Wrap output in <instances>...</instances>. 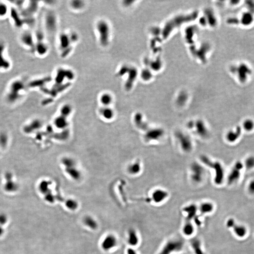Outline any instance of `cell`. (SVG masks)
I'll use <instances>...</instances> for the list:
<instances>
[{
	"mask_svg": "<svg viewBox=\"0 0 254 254\" xmlns=\"http://www.w3.org/2000/svg\"><path fill=\"white\" fill-rule=\"evenodd\" d=\"M27 88V83L21 79L12 81L9 85L7 98L11 101H15L19 99L21 93Z\"/></svg>",
	"mask_w": 254,
	"mask_h": 254,
	"instance_id": "obj_1",
	"label": "cell"
},
{
	"mask_svg": "<svg viewBox=\"0 0 254 254\" xmlns=\"http://www.w3.org/2000/svg\"><path fill=\"white\" fill-rule=\"evenodd\" d=\"M96 28L100 44L103 47H106L109 45L111 38V27L109 23L105 20H100L96 23Z\"/></svg>",
	"mask_w": 254,
	"mask_h": 254,
	"instance_id": "obj_2",
	"label": "cell"
},
{
	"mask_svg": "<svg viewBox=\"0 0 254 254\" xmlns=\"http://www.w3.org/2000/svg\"><path fill=\"white\" fill-rule=\"evenodd\" d=\"M200 159L203 163L215 170L216 175L214 179L215 183L218 185L222 184L224 178V172L222 165L218 162H213L205 155L201 156Z\"/></svg>",
	"mask_w": 254,
	"mask_h": 254,
	"instance_id": "obj_3",
	"label": "cell"
},
{
	"mask_svg": "<svg viewBox=\"0 0 254 254\" xmlns=\"http://www.w3.org/2000/svg\"><path fill=\"white\" fill-rule=\"evenodd\" d=\"M184 247V241L172 240L166 242L158 254H172L182 251Z\"/></svg>",
	"mask_w": 254,
	"mask_h": 254,
	"instance_id": "obj_4",
	"label": "cell"
},
{
	"mask_svg": "<svg viewBox=\"0 0 254 254\" xmlns=\"http://www.w3.org/2000/svg\"><path fill=\"white\" fill-rule=\"evenodd\" d=\"M39 4L37 1H29L19 12L21 17L25 20H34V16L38 11Z\"/></svg>",
	"mask_w": 254,
	"mask_h": 254,
	"instance_id": "obj_5",
	"label": "cell"
},
{
	"mask_svg": "<svg viewBox=\"0 0 254 254\" xmlns=\"http://www.w3.org/2000/svg\"><path fill=\"white\" fill-rule=\"evenodd\" d=\"M181 148L183 151L186 152H189L193 149V143L190 137L187 134H185L182 131H177L175 134Z\"/></svg>",
	"mask_w": 254,
	"mask_h": 254,
	"instance_id": "obj_6",
	"label": "cell"
},
{
	"mask_svg": "<svg viewBox=\"0 0 254 254\" xmlns=\"http://www.w3.org/2000/svg\"><path fill=\"white\" fill-rule=\"evenodd\" d=\"M19 41L25 48L34 52L35 40L34 34L29 30H25L20 35Z\"/></svg>",
	"mask_w": 254,
	"mask_h": 254,
	"instance_id": "obj_7",
	"label": "cell"
},
{
	"mask_svg": "<svg viewBox=\"0 0 254 254\" xmlns=\"http://www.w3.org/2000/svg\"><path fill=\"white\" fill-rule=\"evenodd\" d=\"M191 178L193 181L196 183L201 182L204 177V169L200 164L197 162H193L190 168Z\"/></svg>",
	"mask_w": 254,
	"mask_h": 254,
	"instance_id": "obj_8",
	"label": "cell"
},
{
	"mask_svg": "<svg viewBox=\"0 0 254 254\" xmlns=\"http://www.w3.org/2000/svg\"><path fill=\"white\" fill-rule=\"evenodd\" d=\"M6 45L5 42L0 40V72L6 71L11 68V62L6 57Z\"/></svg>",
	"mask_w": 254,
	"mask_h": 254,
	"instance_id": "obj_9",
	"label": "cell"
},
{
	"mask_svg": "<svg viewBox=\"0 0 254 254\" xmlns=\"http://www.w3.org/2000/svg\"><path fill=\"white\" fill-rule=\"evenodd\" d=\"M59 42L60 50L63 52L64 56L66 51V55H68L71 50V49H72L71 46L73 43L70 34L64 33H61L59 35Z\"/></svg>",
	"mask_w": 254,
	"mask_h": 254,
	"instance_id": "obj_10",
	"label": "cell"
},
{
	"mask_svg": "<svg viewBox=\"0 0 254 254\" xmlns=\"http://www.w3.org/2000/svg\"><path fill=\"white\" fill-rule=\"evenodd\" d=\"M243 166L242 163L240 162H237L235 164L228 176L229 185H232L238 181L241 176V171Z\"/></svg>",
	"mask_w": 254,
	"mask_h": 254,
	"instance_id": "obj_11",
	"label": "cell"
},
{
	"mask_svg": "<svg viewBox=\"0 0 254 254\" xmlns=\"http://www.w3.org/2000/svg\"><path fill=\"white\" fill-rule=\"evenodd\" d=\"M226 226L228 228L232 229L235 234L239 237H243L247 233L246 227L244 225L238 224L232 218H230L227 220Z\"/></svg>",
	"mask_w": 254,
	"mask_h": 254,
	"instance_id": "obj_12",
	"label": "cell"
},
{
	"mask_svg": "<svg viewBox=\"0 0 254 254\" xmlns=\"http://www.w3.org/2000/svg\"><path fill=\"white\" fill-rule=\"evenodd\" d=\"M9 16L15 26L17 28H22L25 25L24 19L21 17L18 9L14 7L10 8Z\"/></svg>",
	"mask_w": 254,
	"mask_h": 254,
	"instance_id": "obj_13",
	"label": "cell"
},
{
	"mask_svg": "<svg viewBox=\"0 0 254 254\" xmlns=\"http://www.w3.org/2000/svg\"><path fill=\"white\" fill-rule=\"evenodd\" d=\"M164 131L161 128H154L150 129L145 134V140L147 141L158 140L164 135Z\"/></svg>",
	"mask_w": 254,
	"mask_h": 254,
	"instance_id": "obj_14",
	"label": "cell"
},
{
	"mask_svg": "<svg viewBox=\"0 0 254 254\" xmlns=\"http://www.w3.org/2000/svg\"><path fill=\"white\" fill-rule=\"evenodd\" d=\"M45 26L48 31L53 32L57 26V19L55 15L51 12L46 14L44 19Z\"/></svg>",
	"mask_w": 254,
	"mask_h": 254,
	"instance_id": "obj_15",
	"label": "cell"
},
{
	"mask_svg": "<svg viewBox=\"0 0 254 254\" xmlns=\"http://www.w3.org/2000/svg\"><path fill=\"white\" fill-rule=\"evenodd\" d=\"M196 132L201 137L207 138L209 136V131L204 122L202 120H198L194 123Z\"/></svg>",
	"mask_w": 254,
	"mask_h": 254,
	"instance_id": "obj_16",
	"label": "cell"
},
{
	"mask_svg": "<svg viewBox=\"0 0 254 254\" xmlns=\"http://www.w3.org/2000/svg\"><path fill=\"white\" fill-rule=\"evenodd\" d=\"M49 46L44 40L35 42L34 53L40 57H43L46 55L49 51Z\"/></svg>",
	"mask_w": 254,
	"mask_h": 254,
	"instance_id": "obj_17",
	"label": "cell"
},
{
	"mask_svg": "<svg viewBox=\"0 0 254 254\" xmlns=\"http://www.w3.org/2000/svg\"><path fill=\"white\" fill-rule=\"evenodd\" d=\"M168 193L162 189H157L152 193L151 199L155 203L163 202L168 197Z\"/></svg>",
	"mask_w": 254,
	"mask_h": 254,
	"instance_id": "obj_18",
	"label": "cell"
},
{
	"mask_svg": "<svg viewBox=\"0 0 254 254\" xmlns=\"http://www.w3.org/2000/svg\"><path fill=\"white\" fill-rule=\"evenodd\" d=\"M117 240L114 236L109 235L106 237L102 243V247L106 251L114 248L117 244Z\"/></svg>",
	"mask_w": 254,
	"mask_h": 254,
	"instance_id": "obj_19",
	"label": "cell"
},
{
	"mask_svg": "<svg viewBox=\"0 0 254 254\" xmlns=\"http://www.w3.org/2000/svg\"><path fill=\"white\" fill-rule=\"evenodd\" d=\"M183 210L186 214V220L191 221L196 217L198 207L194 204H191L185 207Z\"/></svg>",
	"mask_w": 254,
	"mask_h": 254,
	"instance_id": "obj_20",
	"label": "cell"
},
{
	"mask_svg": "<svg viewBox=\"0 0 254 254\" xmlns=\"http://www.w3.org/2000/svg\"><path fill=\"white\" fill-rule=\"evenodd\" d=\"M242 134V129L240 127H237L235 130L228 132L226 134V139L231 143L235 142L238 140Z\"/></svg>",
	"mask_w": 254,
	"mask_h": 254,
	"instance_id": "obj_21",
	"label": "cell"
},
{
	"mask_svg": "<svg viewBox=\"0 0 254 254\" xmlns=\"http://www.w3.org/2000/svg\"><path fill=\"white\" fill-rule=\"evenodd\" d=\"M190 244L195 254H206L202 249L201 242L199 239L192 238L190 241Z\"/></svg>",
	"mask_w": 254,
	"mask_h": 254,
	"instance_id": "obj_22",
	"label": "cell"
},
{
	"mask_svg": "<svg viewBox=\"0 0 254 254\" xmlns=\"http://www.w3.org/2000/svg\"><path fill=\"white\" fill-rule=\"evenodd\" d=\"M214 210V205L210 202H205L201 203L198 208V210L202 215L211 213Z\"/></svg>",
	"mask_w": 254,
	"mask_h": 254,
	"instance_id": "obj_23",
	"label": "cell"
},
{
	"mask_svg": "<svg viewBox=\"0 0 254 254\" xmlns=\"http://www.w3.org/2000/svg\"><path fill=\"white\" fill-rule=\"evenodd\" d=\"M49 79H50L49 78H45L32 80L27 83V88H35L43 87L46 82L49 81Z\"/></svg>",
	"mask_w": 254,
	"mask_h": 254,
	"instance_id": "obj_24",
	"label": "cell"
},
{
	"mask_svg": "<svg viewBox=\"0 0 254 254\" xmlns=\"http://www.w3.org/2000/svg\"><path fill=\"white\" fill-rule=\"evenodd\" d=\"M139 237L137 232L134 230L131 229L128 233V242L132 246H137L139 243Z\"/></svg>",
	"mask_w": 254,
	"mask_h": 254,
	"instance_id": "obj_25",
	"label": "cell"
},
{
	"mask_svg": "<svg viewBox=\"0 0 254 254\" xmlns=\"http://www.w3.org/2000/svg\"><path fill=\"white\" fill-rule=\"evenodd\" d=\"M100 114L103 118L106 120H110L114 117V112L113 110L110 107L104 106L101 109Z\"/></svg>",
	"mask_w": 254,
	"mask_h": 254,
	"instance_id": "obj_26",
	"label": "cell"
},
{
	"mask_svg": "<svg viewBox=\"0 0 254 254\" xmlns=\"http://www.w3.org/2000/svg\"><path fill=\"white\" fill-rule=\"evenodd\" d=\"M99 101L104 106H109L113 101V98L111 94L104 93L100 96Z\"/></svg>",
	"mask_w": 254,
	"mask_h": 254,
	"instance_id": "obj_27",
	"label": "cell"
},
{
	"mask_svg": "<svg viewBox=\"0 0 254 254\" xmlns=\"http://www.w3.org/2000/svg\"><path fill=\"white\" fill-rule=\"evenodd\" d=\"M183 233L186 236H190L194 231V227L191 221L186 220L182 228Z\"/></svg>",
	"mask_w": 254,
	"mask_h": 254,
	"instance_id": "obj_28",
	"label": "cell"
},
{
	"mask_svg": "<svg viewBox=\"0 0 254 254\" xmlns=\"http://www.w3.org/2000/svg\"><path fill=\"white\" fill-rule=\"evenodd\" d=\"M55 125L58 129H64L68 125L67 118L60 115L55 120Z\"/></svg>",
	"mask_w": 254,
	"mask_h": 254,
	"instance_id": "obj_29",
	"label": "cell"
},
{
	"mask_svg": "<svg viewBox=\"0 0 254 254\" xmlns=\"http://www.w3.org/2000/svg\"><path fill=\"white\" fill-rule=\"evenodd\" d=\"M10 12L8 4L3 2H0V18H4L9 15Z\"/></svg>",
	"mask_w": 254,
	"mask_h": 254,
	"instance_id": "obj_30",
	"label": "cell"
},
{
	"mask_svg": "<svg viewBox=\"0 0 254 254\" xmlns=\"http://www.w3.org/2000/svg\"><path fill=\"white\" fill-rule=\"evenodd\" d=\"M128 172L131 175H136L139 173L141 170V165L139 162H136L130 164L128 168Z\"/></svg>",
	"mask_w": 254,
	"mask_h": 254,
	"instance_id": "obj_31",
	"label": "cell"
},
{
	"mask_svg": "<svg viewBox=\"0 0 254 254\" xmlns=\"http://www.w3.org/2000/svg\"><path fill=\"white\" fill-rule=\"evenodd\" d=\"M84 223L86 226L92 229H95L98 227V224L96 221L91 217H86L84 218Z\"/></svg>",
	"mask_w": 254,
	"mask_h": 254,
	"instance_id": "obj_32",
	"label": "cell"
},
{
	"mask_svg": "<svg viewBox=\"0 0 254 254\" xmlns=\"http://www.w3.org/2000/svg\"><path fill=\"white\" fill-rule=\"evenodd\" d=\"M72 106L68 104L64 105L60 109L61 115L66 118L70 115L71 113H72Z\"/></svg>",
	"mask_w": 254,
	"mask_h": 254,
	"instance_id": "obj_33",
	"label": "cell"
},
{
	"mask_svg": "<svg viewBox=\"0 0 254 254\" xmlns=\"http://www.w3.org/2000/svg\"><path fill=\"white\" fill-rule=\"evenodd\" d=\"M135 121H136V124L141 128V129L144 130H147L148 129V125L143 121V117L141 114H137L136 115L135 117Z\"/></svg>",
	"mask_w": 254,
	"mask_h": 254,
	"instance_id": "obj_34",
	"label": "cell"
},
{
	"mask_svg": "<svg viewBox=\"0 0 254 254\" xmlns=\"http://www.w3.org/2000/svg\"><path fill=\"white\" fill-rule=\"evenodd\" d=\"M67 172L71 177L75 179H77L80 178L81 174L78 169L74 168V167L67 168Z\"/></svg>",
	"mask_w": 254,
	"mask_h": 254,
	"instance_id": "obj_35",
	"label": "cell"
},
{
	"mask_svg": "<svg viewBox=\"0 0 254 254\" xmlns=\"http://www.w3.org/2000/svg\"><path fill=\"white\" fill-rule=\"evenodd\" d=\"M244 129L248 131L252 130L254 128V122L251 119H247L244 121L243 124Z\"/></svg>",
	"mask_w": 254,
	"mask_h": 254,
	"instance_id": "obj_36",
	"label": "cell"
},
{
	"mask_svg": "<svg viewBox=\"0 0 254 254\" xmlns=\"http://www.w3.org/2000/svg\"><path fill=\"white\" fill-rule=\"evenodd\" d=\"M17 188H18V187H17L16 184H15L12 182L7 183L5 186V189L9 192H13L16 191Z\"/></svg>",
	"mask_w": 254,
	"mask_h": 254,
	"instance_id": "obj_37",
	"label": "cell"
},
{
	"mask_svg": "<svg viewBox=\"0 0 254 254\" xmlns=\"http://www.w3.org/2000/svg\"><path fill=\"white\" fill-rule=\"evenodd\" d=\"M71 5L73 9L77 10V9H82L84 6V3L82 1H72L71 3Z\"/></svg>",
	"mask_w": 254,
	"mask_h": 254,
	"instance_id": "obj_38",
	"label": "cell"
},
{
	"mask_svg": "<svg viewBox=\"0 0 254 254\" xmlns=\"http://www.w3.org/2000/svg\"><path fill=\"white\" fill-rule=\"evenodd\" d=\"M62 162L64 165L67 167V168L74 167L75 165L74 160L69 158H64Z\"/></svg>",
	"mask_w": 254,
	"mask_h": 254,
	"instance_id": "obj_39",
	"label": "cell"
},
{
	"mask_svg": "<svg viewBox=\"0 0 254 254\" xmlns=\"http://www.w3.org/2000/svg\"><path fill=\"white\" fill-rule=\"evenodd\" d=\"M245 165L247 168L250 169L254 167V157L250 156L246 160Z\"/></svg>",
	"mask_w": 254,
	"mask_h": 254,
	"instance_id": "obj_40",
	"label": "cell"
},
{
	"mask_svg": "<svg viewBox=\"0 0 254 254\" xmlns=\"http://www.w3.org/2000/svg\"><path fill=\"white\" fill-rule=\"evenodd\" d=\"M8 221V217L6 214L3 213H0V225L4 226Z\"/></svg>",
	"mask_w": 254,
	"mask_h": 254,
	"instance_id": "obj_41",
	"label": "cell"
},
{
	"mask_svg": "<svg viewBox=\"0 0 254 254\" xmlns=\"http://www.w3.org/2000/svg\"><path fill=\"white\" fill-rule=\"evenodd\" d=\"M67 205L68 207L71 210H74L77 207V204L74 200H68L67 202Z\"/></svg>",
	"mask_w": 254,
	"mask_h": 254,
	"instance_id": "obj_42",
	"label": "cell"
},
{
	"mask_svg": "<svg viewBox=\"0 0 254 254\" xmlns=\"http://www.w3.org/2000/svg\"><path fill=\"white\" fill-rule=\"evenodd\" d=\"M249 191L252 194H254V180L252 181L249 185Z\"/></svg>",
	"mask_w": 254,
	"mask_h": 254,
	"instance_id": "obj_43",
	"label": "cell"
},
{
	"mask_svg": "<svg viewBox=\"0 0 254 254\" xmlns=\"http://www.w3.org/2000/svg\"><path fill=\"white\" fill-rule=\"evenodd\" d=\"M188 128L189 129H193L194 127V123L193 121H189L187 124Z\"/></svg>",
	"mask_w": 254,
	"mask_h": 254,
	"instance_id": "obj_44",
	"label": "cell"
},
{
	"mask_svg": "<svg viewBox=\"0 0 254 254\" xmlns=\"http://www.w3.org/2000/svg\"><path fill=\"white\" fill-rule=\"evenodd\" d=\"M4 233V229L3 226L0 225V237L3 235Z\"/></svg>",
	"mask_w": 254,
	"mask_h": 254,
	"instance_id": "obj_45",
	"label": "cell"
},
{
	"mask_svg": "<svg viewBox=\"0 0 254 254\" xmlns=\"http://www.w3.org/2000/svg\"><path fill=\"white\" fill-rule=\"evenodd\" d=\"M127 254H137V252H136V251H135V250H133V249H129V250L128 251V252H127Z\"/></svg>",
	"mask_w": 254,
	"mask_h": 254,
	"instance_id": "obj_46",
	"label": "cell"
}]
</instances>
